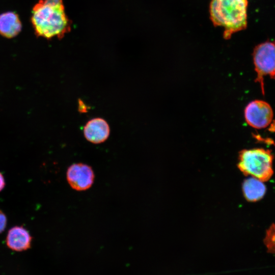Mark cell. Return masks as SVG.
Segmentation results:
<instances>
[{"label": "cell", "mask_w": 275, "mask_h": 275, "mask_svg": "<svg viewBox=\"0 0 275 275\" xmlns=\"http://www.w3.org/2000/svg\"><path fill=\"white\" fill-rule=\"evenodd\" d=\"M94 178L91 167L83 163L72 164L66 172V178L69 185L77 191L89 189L94 183Z\"/></svg>", "instance_id": "obj_6"}, {"label": "cell", "mask_w": 275, "mask_h": 275, "mask_svg": "<svg viewBox=\"0 0 275 275\" xmlns=\"http://www.w3.org/2000/svg\"><path fill=\"white\" fill-rule=\"evenodd\" d=\"M273 155L263 148L244 149L240 152L238 168L245 175H251L262 182L273 174Z\"/></svg>", "instance_id": "obj_3"}, {"label": "cell", "mask_w": 275, "mask_h": 275, "mask_svg": "<svg viewBox=\"0 0 275 275\" xmlns=\"http://www.w3.org/2000/svg\"><path fill=\"white\" fill-rule=\"evenodd\" d=\"M32 237L29 232L22 226H14L9 229L6 242L12 250L20 252L31 248Z\"/></svg>", "instance_id": "obj_8"}, {"label": "cell", "mask_w": 275, "mask_h": 275, "mask_svg": "<svg viewBox=\"0 0 275 275\" xmlns=\"http://www.w3.org/2000/svg\"><path fill=\"white\" fill-rule=\"evenodd\" d=\"M109 126L103 119L96 118L89 120L84 128L85 138L90 142L97 144L105 142L109 136Z\"/></svg>", "instance_id": "obj_7"}, {"label": "cell", "mask_w": 275, "mask_h": 275, "mask_svg": "<svg viewBox=\"0 0 275 275\" xmlns=\"http://www.w3.org/2000/svg\"><path fill=\"white\" fill-rule=\"evenodd\" d=\"M22 24L18 14L7 12L0 14V34L7 38L16 37L21 31Z\"/></svg>", "instance_id": "obj_9"}, {"label": "cell", "mask_w": 275, "mask_h": 275, "mask_svg": "<svg viewBox=\"0 0 275 275\" xmlns=\"http://www.w3.org/2000/svg\"><path fill=\"white\" fill-rule=\"evenodd\" d=\"M253 59L257 74L255 81L259 84L264 94V77L269 76L275 79V42L267 41L256 46Z\"/></svg>", "instance_id": "obj_4"}, {"label": "cell", "mask_w": 275, "mask_h": 275, "mask_svg": "<svg viewBox=\"0 0 275 275\" xmlns=\"http://www.w3.org/2000/svg\"><path fill=\"white\" fill-rule=\"evenodd\" d=\"M5 186V180L3 174L0 172V191H1Z\"/></svg>", "instance_id": "obj_12"}, {"label": "cell", "mask_w": 275, "mask_h": 275, "mask_svg": "<svg viewBox=\"0 0 275 275\" xmlns=\"http://www.w3.org/2000/svg\"><path fill=\"white\" fill-rule=\"evenodd\" d=\"M31 22L36 35L48 40L62 39L71 29L63 0H39L33 8Z\"/></svg>", "instance_id": "obj_1"}, {"label": "cell", "mask_w": 275, "mask_h": 275, "mask_svg": "<svg viewBox=\"0 0 275 275\" xmlns=\"http://www.w3.org/2000/svg\"><path fill=\"white\" fill-rule=\"evenodd\" d=\"M7 219L6 214L0 209V234L6 228Z\"/></svg>", "instance_id": "obj_11"}, {"label": "cell", "mask_w": 275, "mask_h": 275, "mask_svg": "<svg viewBox=\"0 0 275 275\" xmlns=\"http://www.w3.org/2000/svg\"><path fill=\"white\" fill-rule=\"evenodd\" d=\"M244 118L253 128L263 129L273 121V112L270 104L262 100L252 101L244 109Z\"/></svg>", "instance_id": "obj_5"}, {"label": "cell", "mask_w": 275, "mask_h": 275, "mask_svg": "<svg viewBox=\"0 0 275 275\" xmlns=\"http://www.w3.org/2000/svg\"><path fill=\"white\" fill-rule=\"evenodd\" d=\"M242 190L245 199L254 202L262 198L265 193L266 187L262 181L253 177L244 181Z\"/></svg>", "instance_id": "obj_10"}, {"label": "cell", "mask_w": 275, "mask_h": 275, "mask_svg": "<svg viewBox=\"0 0 275 275\" xmlns=\"http://www.w3.org/2000/svg\"><path fill=\"white\" fill-rule=\"evenodd\" d=\"M248 6V0H211L210 19L214 26L224 28L225 39L246 28Z\"/></svg>", "instance_id": "obj_2"}]
</instances>
